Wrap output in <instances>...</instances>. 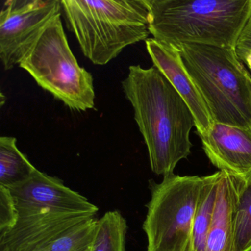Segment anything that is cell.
Instances as JSON below:
<instances>
[{"label": "cell", "instance_id": "obj_1", "mask_svg": "<svg viewBox=\"0 0 251 251\" xmlns=\"http://www.w3.org/2000/svg\"><path fill=\"white\" fill-rule=\"evenodd\" d=\"M122 86L146 144L151 170L163 177L174 174L177 164L191 154L192 111L155 66H130Z\"/></svg>", "mask_w": 251, "mask_h": 251}, {"label": "cell", "instance_id": "obj_2", "mask_svg": "<svg viewBox=\"0 0 251 251\" xmlns=\"http://www.w3.org/2000/svg\"><path fill=\"white\" fill-rule=\"evenodd\" d=\"M153 39L235 49L251 18V0H145Z\"/></svg>", "mask_w": 251, "mask_h": 251}, {"label": "cell", "instance_id": "obj_3", "mask_svg": "<svg viewBox=\"0 0 251 251\" xmlns=\"http://www.w3.org/2000/svg\"><path fill=\"white\" fill-rule=\"evenodd\" d=\"M61 5L67 28L96 65L108 64L151 34L145 0H62Z\"/></svg>", "mask_w": 251, "mask_h": 251}, {"label": "cell", "instance_id": "obj_4", "mask_svg": "<svg viewBox=\"0 0 251 251\" xmlns=\"http://www.w3.org/2000/svg\"><path fill=\"white\" fill-rule=\"evenodd\" d=\"M174 48L214 123L251 127V75L235 49L194 44Z\"/></svg>", "mask_w": 251, "mask_h": 251}, {"label": "cell", "instance_id": "obj_5", "mask_svg": "<svg viewBox=\"0 0 251 251\" xmlns=\"http://www.w3.org/2000/svg\"><path fill=\"white\" fill-rule=\"evenodd\" d=\"M61 15L58 14L48 23L19 67L27 72L44 90L70 109H93V77L79 65L73 55Z\"/></svg>", "mask_w": 251, "mask_h": 251}, {"label": "cell", "instance_id": "obj_6", "mask_svg": "<svg viewBox=\"0 0 251 251\" xmlns=\"http://www.w3.org/2000/svg\"><path fill=\"white\" fill-rule=\"evenodd\" d=\"M203 177L172 174L151 181L143 223L148 251H193L192 231Z\"/></svg>", "mask_w": 251, "mask_h": 251}, {"label": "cell", "instance_id": "obj_7", "mask_svg": "<svg viewBox=\"0 0 251 251\" xmlns=\"http://www.w3.org/2000/svg\"><path fill=\"white\" fill-rule=\"evenodd\" d=\"M59 0H9L0 13V59L6 71L20 64L48 23L61 14Z\"/></svg>", "mask_w": 251, "mask_h": 251}, {"label": "cell", "instance_id": "obj_8", "mask_svg": "<svg viewBox=\"0 0 251 251\" xmlns=\"http://www.w3.org/2000/svg\"><path fill=\"white\" fill-rule=\"evenodd\" d=\"M19 217L42 213H80L95 216L98 208L60 179L36 170L20 185L9 189Z\"/></svg>", "mask_w": 251, "mask_h": 251}, {"label": "cell", "instance_id": "obj_9", "mask_svg": "<svg viewBox=\"0 0 251 251\" xmlns=\"http://www.w3.org/2000/svg\"><path fill=\"white\" fill-rule=\"evenodd\" d=\"M92 217L56 212L20 217L11 228L0 233V251H38Z\"/></svg>", "mask_w": 251, "mask_h": 251}, {"label": "cell", "instance_id": "obj_10", "mask_svg": "<svg viewBox=\"0 0 251 251\" xmlns=\"http://www.w3.org/2000/svg\"><path fill=\"white\" fill-rule=\"evenodd\" d=\"M145 44L153 66L167 77L192 111L198 136L206 133L214 121L202 95L183 64L178 50L153 38L147 39Z\"/></svg>", "mask_w": 251, "mask_h": 251}, {"label": "cell", "instance_id": "obj_11", "mask_svg": "<svg viewBox=\"0 0 251 251\" xmlns=\"http://www.w3.org/2000/svg\"><path fill=\"white\" fill-rule=\"evenodd\" d=\"M202 149L220 171L246 178L251 173V127L214 123L200 135Z\"/></svg>", "mask_w": 251, "mask_h": 251}, {"label": "cell", "instance_id": "obj_12", "mask_svg": "<svg viewBox=\"0 0 251 251\" xmlns=\"http://www.w3.org/2000/svg\"><path fill=\"white\" fill-rule=\"evenodd\" d=\"M240 187L241 177L221 171L205 251H233Z\"/></svg>", "mask_w": 251, "mask_h": 251}, {"label": "cell", "instance_id": "obj_13", "mask_svg": "<svg viewBox=\"0 0 251 251\" xmlns=\"http://www.w3.org/2000/svg\"><path fill=\"white\" fill-rule=\"evenodd\" d=\"M36 170L19 150L15 137H0V186L11 189L30 178Z\"/></svg>", "mask_w": 251, "mask_h": 251}, {"label": "cell", "instance_id": "obj_14", "mask_svg": "<svg viewBox=\"0 0 251 251\" xmlns=\"http://www.w3.org/2000/svg\"><path fill=\"white\" fill-rule=\"evenodd\" d=\"M221 171L203 176L192 231L193 251H205Z\"/></svg>", "mask_w": 251, "mask_h": 251}, {"label": "cell", "instance_id": "obj_15", "mask_svg": "<svg viewBox=\"0 0 251 251\" xmlns=\"http://www.w3.org/2000/svg\"><path fill=\"white\" fill-rule=\"evenodd\" d=\"M127 230V222L120 211H108L98 220L90 251H126Z\"/></svg>", "mask_w": 251, "mask_h": 251}, {"label": "cell", "instance_id": "obj_16", "mask_svg": "<svg viewBox=\"0 0 251 251\" xmlns=\"http://www.w3.org/2000/svg\"><path fill=\"white\" fill-rule=\"evenodd\" d=\"M233 251H251V186L245 178L235 215Z\"/></svg>", "mask_w": 251, "mask_h": 251}, {"label": "cell", "instance_id": "obj_17", "mask_svg": "<svg viewBox=\"0 0 251 251\" xmlns=\"http://www.w3.org/2000/svg\"><path fill=\"white\" fill-rule=\"evenodd\" d=\"M98 220L89 219L38 251H90Z\"/></svg>", "mask_w": 251, "mask_h": 251}, {"label": "cell", "instance_id": "obj_18", "mask_svg": "<svg viewBox=\"0 0 251 251\" xmlns=\"http://www.w3.org/2000/svg\"><path fill=\"white\" fill-rule=\"evenodd\" d=\"M18 218V212L11 191L0 186V233L11 228L17 223Z\"/></svg>", "mask_w": 251, "mask_h": 251}, {"label": "cell", "instance_id": "obj_19", "mask_svg": "<svg viewBox=\"0 0 251 251\" xmlns=\"http://www.w3.org/2000/svg\"><path fill=\"white\" fill-rule=\"evenodd\" d=\"M235 48L251 50V18L241 33Z\"/></svg>", "mask_w": 251, "mask_h": 251}, {"label": "cell", "instance_id": "obj_20", "mask_svg": "<svg viewBox=\"0 0 251 251\" xmlns=\"http://www.w3.org/2000/svg\"><path fill=\"white\" fill-rule=\"evenodd\" d=\"M235 51L239 59L245 64L251 72V50L235 48Z\"/></svg>", "mask_w": 251, "mask_h": 251}, {"label": "cell", "instance_id": "obj_21", "mask_svg": "<svg viewBox=\"0 0 251 251\" xmlns=\"http://www.w3.org/2000/svg\"><path fill=\"white\" fill-rule=\"evenodd\" d=\"M245 179H246L247 181H248V183H249V184L251 186V173L248 176V177H246V178Z\"/></svg>", "mask_w": 251, "mask_h": 251}]
</instances>
